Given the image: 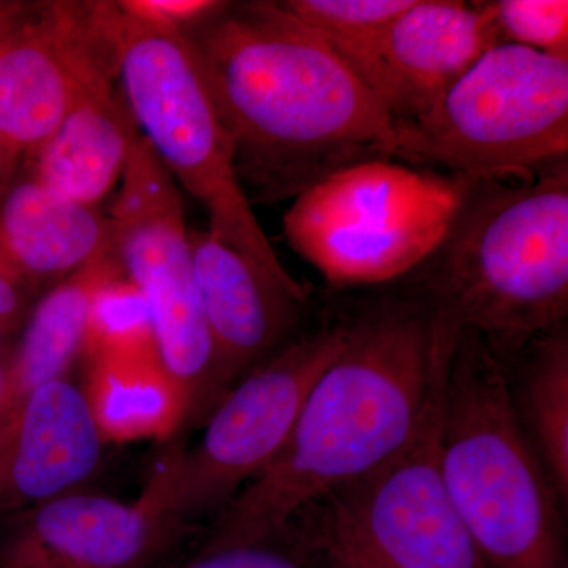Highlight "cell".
Here are the masks:
<instances>
[{"label":"cell","mask_w":568,"mask_h":568,"mask_svg":"<svg viewBox=\"0 0 568 568\" xmlns=\"http://www.w3.org/2000/svg\"><path fill=\"white\" fill-rule=\"evenodd\" d=\"M183 36L254 200L295 197L347 164L398 160L386 104L282 3L227 2Z\"/></svg>","instance_id":"obj_1"},{"label":"cell","mask_w":568,"mask_h":568,"mask_svg":"<svg viewBox=\"0 0 568 568\" xmlns=\"http://www.w3.org/2000/svg\"><path fill=\"white\" fill-rule=\"evenodd\" d=\"M310 388L278 457L216 514L201 544L283 538L295 519L395 457L424 424L459 336L414 295L369 306Z\"/></svg>","instance_id":"obj_2"},{"label":"cell","mask_w":568,"mask_h":568,"mask_svg":"<svg viewBox=\"0 0 568 568\" xmlns=\"http://www.w3.org/2000/svg\"><path fill=\"white\" fill-rule=\"evenodd\" d=\"M435 320L500 358L568 315V160L523 181L469 182L457 216L417 268Z\"/></svg>","instance_id":"obj_3"},{"label":"cell","mask_w":568,"mask_h":568,"mask_svg":"<svg viewBox=\"0 0 568 568\" xmlns=\"http://www.w3.org/2000/svg\"><path fill=\"white\" fill-rule=\"evenodd\" d=\"M439 457L487 568H567L562 503L519 425L504 358L474 335L448 362Z\"/></svg>","instance_id":"obj_4"},{"label":"cell","mask_w":568,"mask_h":568,"mask_svg":"<svg viewBox=\"0 0 568 568\" xmlns=\"http://www.w3.org/2000/svg\"><path fill=\"white\" fill-rule=\"evenodd\" d=\"M119 82L133 121L175 183L204 205L209 233L268 274L295 282L257 222L234 144L205 89L183 32L138 20L104 2Z\"/></svg>","instance_id":"obj_5"},{"label":"cell","mask_w":568,"mask_h":568,"mask_svg":"<svg viewBox=\"0 0 568 568\" xmlns=\"http://www.w3.org/2000/svg\"><path fill=\"white\" fill-rule=\"evenodd\" d=\"M396 132L403 162L469 182L532 179L568 156V59L496 44Z\"/></svg>","instance_id":"obj_6"},{"label":"cell","mask_w":568,"mask_h":568,"mask_svg":"<svg viewBox=\"0 0 568 568\" xmlns=\"http://www.w3.org/2000/svg\"><path fill=\"white\" fill-rule=\"evenodd\" d=\"M467 186L432 168L364 160L298 193L284 215V235L332 286L395 282L435 253Z\"/></svg>","instance_id":"obj_7"},{"label":"cell","mask_w":568,"mask_h":568,"mask_svg":"<svg viewBox=\"0 0 568 568\" xmlns=\"http://www.w3.org/2000/svg\"><path fill=\"white\" fill-rule=\"evenodd\" d=\"M106 215L115 256L144 305L174 399L173 432L189 433L203 426L230 387L197 294L178 183L141 133Z\"/></svg>","instance_id":"obj_8"},{"label":"cell","mask_w":568,"mask_h":568,"mask_svg":"<svg viewBox=\"0 0 568 568\" xmlns=\"http://www.w3.org/2000/svg\"><path fill=\"white\" fill-rule=\"evenodd\" d=\"M345 335V321H335L295 336L216 403L200 440L183 446L175 465L174 510L186 528L223 510L278 457L310 388L339 353Z\"/></svg>","instance_id":"obj_9"},{"label":"cell","mask_w":568,"mask_h":568,"mask_svg":"<svg viewBox=\"0 0 568 568\" xmlns=\"http://www.w3.org/2000/svg\"><path fill=\"white\" fill-rule=\"evenodd\" d=\"M444 386L446 379L416 436L395 457L305 510L377 567L487 568L440 469Z\"/></svg>","instance_id":"obj_10"},{"label":"cell","mask_w":568,"mask_h":568,"mask_svg":"<svg viewBox=\"0 0 568 568\" xmlns=\"http://www.w3.org/2000/svg\"><path fill=\"white\" fill-rule=\"evenodd\" d=\"M119 77L103 2L6 6L0 14V141L31 155L93 82Z\"/></svg>","instance_id":"obj_11"},{"label":"cell","mask_w":568,"mask_h":568,"mask_svg":"<svg viewBox=\"0 0 568 568\" xmlns=\"http://www.w3.org/2000/svg\"><path fill=\"white\" fill-rule=\"evenodd\" d=\"M183 446L186 433L178 429L132 503L82 489L9 515L0 568H162L189 529L173 503Z\"/></svg>","instance_id":"obj_12"},{"label":"cell","mask_w":568,"mask_h":568,"mask_svg":"<svg viewBox=\"0 0 568 568\" xmlns=\"http://www.w3.org/2000/svg\"><path fill=\"white\" fill-rule=\"evenodd\" d=\"M328 44L399 123L499 43L480 2L413 0L384 31Z\"/></svg>","instance_id":"obj_13"},{"label":"cell","mask_w":568,"mask_h":568,"mask_svg":"<svg viewBox=\"0 0 568 568\" xmlns=\"http://www.w3.org/2000/svg\"><path fill=\"white\" fill-rule=\"evenodd\" d=\"M106 432L91 395L69 376L0 417V515L82 491L102 466Z\"/></svg>","instance_id":"obj_14"},{"label":"cell","mask_w":568,"mask_h":568,"mask_svg":"<svg viewBox=\"0 0 568 568\" xmlns=\"http://www.w3.org/2000/svg\"><path fill=\"white\" fill-rule=\"evenodd\" d=\"M194 280L224 383L293 342L308 312L302 284L283 282L204 231L190 233Z\"/></svg>","instance_id":"obj_15"},{"label":"cell","mask_w":568,"mask_h":568,"mask_svg":"<svg viewBox=\"0 0 568 568\" xmlns=\"http://www.w3.org/2000/svg\"><path fill=\"white\" fill-rule=\"evenodd\" d=\"M112 224L29 175L0 201V257L40 295L110 254Z\"/></svg>","instance_id":"obj_16"},{"label":"cell","mask_w":568,"mask_h":568,"mask_svg":"<svg viewBox=\"0 0 568 568\" xmlns=\"http://www.w3.org/2000/svg\"><path fill=\"white\" fill-rule=\"evenodd\" d=\"M140 136L119 77L93 82L61 125L31 153L32 178L52 192L91 207L121 182Z\"/></svg>","instance_id":"obj_17"},{"label":"cell","mask_w":568,"mask_h":568,"mask_svg":"<svg viewBox=\"0 0 568 568\" xmlns=\"http://www.w3.org/2000/svg\"><path fill=\"white\" fill-rule=\"evenodd\" d=\"M122 272L114 248L77 275L40 295L20 338L11 346L0 417L37 388L69 376L71 365L92 334L97 306Z\"/></svg>","instance_id":"obj_18"},{"label":"cell","mask_w":568,"mask_h":568,"mask_svg":"<svg viewBox=\"0 0 568 568\" xmlns=\"http://www.w3.org/2000/svg\"><path fill=\"white\" fill-rule=\"evenodd\" d=\"M511 405L562 506L568 499L567 323L536 336L517 354ZM510 386V384H508Z\"/></svg>","instance_id":"obj_19"},{"label":"cell","mask_w":568,"mask_h":568,"mask_svg":"<svg viewBox=\"0 0 568 568\" xmlns=\"http://www.w3.org/2000/svg\"><path fill=\"white\" fill-rule=\"evenodd\" d=\"M497 43L568 59L567 0H493L480 2Z\"/></svg>","instance_id":"obj_20"},{"label":"cell","mask_w":568,"mask_h":568,"mask_svg":"<svg viewBox=\"0 0 568 568\" xmlns=\"http://www.w3.org/2000/svg\"><path fill=\"white\" fill-rule=\"evenodd\" d=\"M282 7L327 43L388 28L413 0H284Z\"/></svg>","instance_id":"obj_21"},{"label":"cell","mask_w":568,"mask_h":568,"mask_svg":"<svg viewBox=\"0 0 568 568\" xmlns=\"http://www.w3.org/2000/svg\"><path fill=\"white\" fill-rule=\"evenodd\" d=\"M162 568H321L291 538L205 545L190 558Z\"/></svg>","instance_id":"obj_22"},{"label":"cell","mask_w":568,"mask_h":568,"mask_svg":"<svg viewBox=\"0 0 568 568\" xmlns=\"http://www.w3.org/2000/svg\"><path fill=\"white\" fill-rule=\"evenodd\" d=\"M290 537L323 568H381L315 515L302 514Z\"/></svg>","instance_id":"obj_23"},{"label":"cell","mask_w":568,"mask_h":568,"mask_svg":"<svg viewBox=\"0 0 568 568\" xmlns=\"http://www.w3.org/2000/svg\"><path fill=\"white\" fill-rule=\"evenodd\" d=\"M226 3L216 0H121L118 6L138 20L186 32L211 20Z\"/></svg>","instance_id":"obj_24"},{"label":"cell","mask_w":568,"mask_h":568,"mask_svg":"<svg viewBox=\"0 0 568 568\" xmlns=\"http://www.w3.org/2000/svg\"><path fill=\"white\" fill-rule=\"evenodd\" d=\"M40 295L6 260L0 257V325L11 336L21 331Z\"/></svg>","instance_id":"obj_25"},{"label":"cell","mask_w":568,"mask_h":568,"mask_svg":"<svg viewBox=\"0 0 568 568\" xmlns=\"http://www.w3.org/2000/svg\"><path fill=\"white\" fill-rule=\"evenodd\" d=\"M20 156L21 153L13 151L6 142L0 141V201L3 200L13 183V174L18 162H20Z\"/></svg>","instance_id":"obj_26"},{"label":"cell","mask_w":568,"mask_h":568,"mask_svg":"<svg viewBox=\"0 0 568 568\" xmlns=\"http://www.w3.org/2000/svg\"><path fill=\"white\" fill-rule=\"evenodd\" d=\"M11 335L6 328L0 325V361L2 358L9 357L11 345H10Z\"/></svg>","instance_id":"obj_27"},{"label":"cell","mask_w":568,"mask_h":568,"mask_svg":"<svg viewBox=\"0 0 568 568\" xmlns=\"http://www.w3.org/2000/svg\"><path fill=\"white\" fill-rule=\"evenodd\" d=\"M7 372H9V357L0 361V403H2L3 394H6Z\"/></svg>","instance_id":"obj_28"},{"label":"cell","mask_w":568,"mask_h":568,"mask_svg":"<svg viewBox=\"0 0 568 568\" xmlns=\"http://www.w3.org/2000/svg\"><path fill=\"white\" fill-rule=\"evenodd\" d=\"M321 568H323V567H321Z\"/></svg>","instance_id":"obj_29"}]
</instances>
